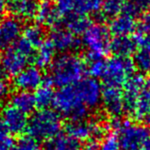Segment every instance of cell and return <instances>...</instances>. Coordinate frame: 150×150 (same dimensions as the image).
Instances as JSON below:
<instances>
[{
    "mask_svg": "<svg viewBox=\"0 0 150 150\" xmlns=\"http://www.w3.org/2000/svg\"></svg>",
    "mask_w": 150,
    "mask_h": 150,
    "instance_id": "cell-44",
    "label": "cell"
},
{
    "mask_svg": "<svg viewBox=\"0 0 150 150\" xmlns=\"http://www.w3.org/2000/svg\"><path fill=\"white\" fill-rule=\"evenodd\" d=\"M131 114L137 119H145L150 114V77L145 80Z\"/></svg>",
    "mask_w": 150,
    "mask_h": 150,
    "instance_id": "cell-18",
    "label": "cell"
},
{
    "mask_svg": "<svg viewBox=\"0 0 150 150\" xmlns=\"http://www.w3.org/2000/svg\"><path fill=\"white\" fill-rule=\"evenodd\" d=\"M134 40H135L137 46L141 48V50L150 53V33H137Z\"/></svg>",
    "mask_w": 150,
    "mask_h": 150,
    "instance_id": "cell-35",
    "label": "cell"
},
{
    "mask_svg": "<svg viewBox=\"0 0 150 150\" xmlns=\"http://www.w3.org/2000/svg\"><path fill=\"white\" fill-rule=\"evenodd\" d=\"M123 11V2L121 0H103L100 15L103 18L113 19Z\"/></svg>",
    "mask_w": 150,
    "mask_h": 150,
    "instance_id": "cell-27",
    "label": "cell"
},
{
    "mask_svg": "<svg viewBox=\"0 0 150 150\" xmlns=\"http://www.w3.org/2000/svg\"><path fill=\"white\" fill-rule=\"evenodd\" d=\"M50 150H80V144L69 135H58L50 141Z\"/></svg>",
    "mask_w": 150,
    "mask_h": 150,
    "instance_id": "cell-26",
    "label": "cell"
},
{
    "mask_svg": "<svg viewBox=\"0 0 150 150\" xmlns=\"http://www.w3.org/2000/svg\"><path fill=\"white\" fill-rule=\"evenodd\" d=\"M13 150H39L38 142L30 136H23L14 142Z\"/></svg>",
    "mask_w": 150,
    "mask_h": 150,
    "instance_id": "cell-32",
    "label": "cell"
},
{
    "mask_svg": "<svg viewBox=\"0 0 150 150\" xmlns=\"http://www.w3.org/2000/svg\"><path fill=\"white\" fill-rule=\"evenodd\" d=\"M103 0H74V14L86 16L99 13Z\"/></svg>",
    "mask_w": 150,
    "mask_h": 150,
    "instance_id": "cell-24",
    "label": "cell"
},
{
    "mask_svg": "<svg viewBox=\"0 0 150 150\" xmlns=\"http://www.w3.org/2000/svg\"><path fill=\"white\" fill-rule=\"evenodd\" d=\"M14 141L13 135L8 131L5 125L0 121V150H13Z\"/></svg>",
    "mask_w": 150,
    "mask_h": 150,
    "instance_id": "cell-33",
    "label": "cell"
},
{
    "mask_svg": "<svg viewBox=\"0 0 150 150\" xmlns=\"http://www.w3.org/2000/svg\"><path fill=\"white\" fill-rule=\"evenodd\" d=\"M110 31L101 23L90 25L83 35V43L88 50V57L103 58L110 51Z\"/></svg>",
    "mask_w": 150,
    "mask_h": 150,
    "instance_id": "cell-6",
    "label": "cell"
},
{
    "mask_svg": "<svg viewBox=\"0 0 150 150\" xmlns=\"http://www.w3.org/2000/svg\"><path fill=\"white\" fill-rule=\"evenodd\" d=\"M67 29L71 31L72 33L81 34L85 33V31L88 29V27L91 25L88 17L86 16H77L74 15L69 18L66 19Z\"/></svg>",
    "mask_w": 150,
    "mask_h": 150,
    "instance_id": "cell-28",
    "label": "cell"
},
{
    "mask_svg": "<svg viewBox=\"0 0 150 150\" xmlns=\"http://www.w3.org/2000/svg\"><path fill=\"white\" fill-rule=\"evenodd\" d=\"M5 75H6V74H5V72H4V70H3V69H2V67L0 66V79H3Z\"/></svg>",
    "mask_w": 150,
    "mask_h": 150,
    "instance_id": "cell-42",
    "label": "cell"
},
{
    "mask_svg": "<svg viewBox=\"0 0 150 150\" xmlns=\"http://www.w3.org/2000/svg\"><path fill=\"white\" fill-rule=\"evenodd\" d=\"M137 44L130 36H115L110 42V51L117 57H128L135 52Z\"/></svg>",
    "mask_w": 150,
    "mask_h": 150,
    "instance_id": "cell-19",
    "label": "cell"
},
{
    "mask_svg": "<svg viewBox=\"0 0 150 150\" xmlns=\"http://www.w3.org/2000/svg\"><path fill=\"white\" fill-rule=\"evenodd\" d=\"M123 2V13L132 17L143 15L150 8V0H121Z\"/></svg>",
    "mask_w": 150,
    "mask_h": 150,
    "instance_id": "cell-25",
    "label": "cell"
},
{
    "mask_svg": "<svg viewBox=\"0 0 150 150\" xmlns=\"http://www.w3.org/2000/svg\"><path fill=\"white\" fill-rule=\"evenodd\" d=\"M68 135L77 142H86L95 137L101 136L103 127L100 124L89 121H75L67 127Z\"/></svg>",
    "mask_w": 150,
    "mask_h": 150,
    "instance_id": "cell-9",
    "label": "cell"
},
{
    "mask_svg": "<svg viewBox=\"0 0 150 150\" xmlns=\"http://www.w3.org/2000/svg\"><path fill=\"white\" fill-rule=\"evenodd\" d=\"M8 7V0H0V14L6 11Z\"/></svg>",
    "mask_w": 150,
    "mask_h": 150,
    "instance_id": "cell-38",
    "label": "cell"
},
{
    "mask_svg": "<svg viewBox=\"0 0 150 150\" xmlns=\"http://www.w3.org/2000/svg\"><path fill=\"white\" fill-rule=\"evenodd\" d=\"M86 150H101V149H100V146H98L97 144H95L94 143H91L86 147Z\"/></svg>",
    "mask_w": 150,
    "mask_h": 150,
    "instance_id": "cell-39",
    "label": "cell"
},
{
    "mask_svg": "<svg viewBox=\"0 0 150 150\" xmlns=\"http://www.w3.org/2000/svg\"><path fill=\"white\" fill-rule=\"evenodd\" d=\"M55 8L59 16L66 20L67 18L74 16V0H56Z\"/></svg>",
    "mask_w": 150,
    "mask_h": 150,
    "instance_id": "cell-31",
    "label": "cell"
},
{
    "mask_svg": "<svg viewBox=\"0 0 150 150\" xmlns=\"http://www.w3.org/2000/svg\"><path fill=\"white\" fill-rule=\"evenodd\" d=\"M101 150H121L118 135L115 133H109L102 140L100 145Z\"/></svg>",
    "mask_w": 150,
    "mask_h": 150,
    "instance_id": "cell-34",
    "label": "cell"
},
{
    "mask_svg": "<svg viewBox=\"0 0 150 150\" xmlns=\"http://www.w3.org/2000/svg\"><path fill=\"white\" fill-rule=\"evenodd\" d=\"M143 150H150V139L147 141V143L145 144V145H144V147Z\"/></svg>",
    "mask_w": 150,
    "mask_h": 150,
    "instance_id": "cell-41",
    "label": "cell"
},
{
    "mask_svg": "<svg viewBox=\"0 0 150 150\" xmlns=\"http://www.w3.org/2000/svg\"><path fill=\"white\" fill-rule=\"evenodd\" d=\"M0 121L11 135H21L28 130L29 119L27 114L13 105H8L3 108Z\"/></svg>",
    "mask_w": 150,
    "mask_h": 150,
    "instance_id": "cell-8",
    "label": "cell"
},
{
    "mask_svg": "<svg viewBox=\"0 0 150 150\" xmlns=\"http://www.w3.org/2000/svg\"><path fill=\"white\" fill-rule=\"evenodd\" d=\"M11 105L17 108L25 114L33 112L36 104H35L34 95L29 91H22L18 90L13 93L11 97Z\"/></svg>",
    "mask_w": 150,
    "mask_h": 150,
    "instance_id": "cell-21",
    "label": "cell"
},
{
    "mask_svg": "<svg viewBox=\"0 0 150 150\" xmlns=\"http://www.w3.org/2000/svg\"><path fill=\"white\" fill-rule=\"evenodd\" d=\"M23 36L24 39L29 43V44L34 48H39L45 40V30L39 24H31L28 25L24 30H23Z\"/></svg>",
    "mask_w": 150,
    "mask_h": 150,
    "instance_id": "cell-23",
    "label": "cell"
},
{
    "mask_svg": "<svg viewBox=\"0 0 150 150\" xmlns=\"http://www.w3.org/2000/svg\"><path fill=\"white\" fill-rule=\"evenodd\" d=\"M23 33L21 22L15 17H7L0 23V48L16 42Z\"/></svg>",
    "mask_w": 150,
    "mask_h": 150,
    "instance_id": "cell-14",
    "label": "cell"
},
{
    "mask_svg": "<svg viewBox=\"0 0 150 150\" xmlns=\"http://www.w3.org/2000/svg\"><path fill=\"white\" fill-rule=\"evenodd\" d=\"M132 61L134 67L141 72L147 73L150 71V53L141 50L135 53Z\"/></svg>",
    "mask_w": 150,
    "mask_h": 150,
    "instance_id": "cell-30",
    "label": "cell"
},
{
    "mask_svg": "<svg viewBox=\"0 0 150 150\" xmlns=\"http://www.w3.org/2000/svg\"><path fill=\"white\" fill-rule=\"evenodd\" d=\"M113 126L118 130L121 150H143L150 139V130L147 126L128 121L121 122L118 119L113 121Z\"/></svg>",
    "mask_w": 150,
    "mask_h": 150,
    "instance_id": "cell-5",
    "label": "cell"
},
{
    "mask_svg": "<svg viewBox=\"0 0 150 150\" xmlns=\"http://www.w3.org/2000/svg\"><path fill=\"white\" fill-rule=\"evenodd\" d=\"M44 77L41 70L37 67L30 66L14 76L13 85L22 91H33L36 90L43 84Z\"/></svg>",
    "mask_w": 150,
    "mask_h": 150,
    "instance_id": "cell-10",
    "label": "cell"
},
{
    "mask_svg": "<svg viewBox=\"0 0 150 150\" xmlns=\"http://www.w3.org/2000/svg\"><path fill=\"white\" fill-rule=\"evenodd\" d=\"M108 30L116 36H129L137 30L135 18L122 13L110 20Z\"/></svg>",
    "mask_w": 150,
    "mask_h": 150,
    "instance_id": "cell-15",
    "label": "cell"
},
{
    "mask_svg": "<svg viewBox=\"0 0 150 150\" xmlns=\"http://www.w3.org/2000/svg\"><path fill=\"white\" fill-rule=\"evenodd\" d=\"M145 121H146V126H147V128L150 130V114L149 115L145 118Z\"/></svg>",
    "mask_w": 150,
    "mask_h": 150,
    "instance_id": "cell-40",
    "label": "cell"
},
{
    "mask_svg": "<svg viewBox=\"0 0 150 150\" xmlns=\"http://www.w3.org/2000/svg\"><path fill=\"white\" fill-rule=\"evenodd\" d=\"M50 41L55 50L62 52L77 50L81 45L76 35L67 28H55L50 33Z\"/></svg>",
    "mask_w": 150,
    "mask_h": 150,
    "instance_id": "cell-12",
    "label": "cell"
},
{
    "mask_svg": "<svg viewBox=\"0 0 150 150\" xmlns=\"http://www.w3.org/2000/svg\"><path fill=\"white\" fill-rule=\"evenodd\" d=\"M52 105L59 115L72 122L83 120L89 110L76 84L59 89L54 95Z\"/></svg>",
    "mask_w": 150,
    "mask_h": 150,
    "instance_id": "cell-2",
    "label": "cell"
},
{
    "mask_svg": "<svg viewBox=\"0 0 150 150\" xmlns=\"http://www.w3.org/2000/svg\"><path fill=\"white\" fill-rule=\"evenodd\" d=\"M105 66L106 62L103 58H91L89 59L88 66H86V72L94 79L101 78L105 74Z\"/></svg>",
    "mask_w": 150,
    "mask_h": 150,
    "instance_id": "cell-29",
    "label": "cell"
},
{
    "mask_svg": "<svg viewBox=\"0 0 150 150\" xmlns=\"http://www.w3.org/2000/svg\"><path fill=\"white\" fill-rule=\"evenodd\" d=\"M51 85H52V83H51L50 77L49 79L44 78L43 84L35 91L34 94L35 104H36V106L40 108L41 109L48 108L50 105L53 104L55 93L53 92Z\"/></svg>",
    "mask_w": 150,
    "mask_h": 150,
    "instance_id": "cell-20",
    "label": "cell"
},
{
    "mask_svg": "<svg viewBox=\"0 0 150 150\" xmlns=\"http://www.w3.org/2000/svg\"><path fill=\"white\" fill-rule=\"evenodd\" d=\"M33 49L24 38L18 39L13 45L7 47L0 58V66L5 74L16 76L26 69L30 61L34 58Z\"/></svg>",
    "mask_w": 150,
    "mask_h": 150,
    "instance_id": "cell-4",
    "label": "cell"
},
{
    "mask_svg": "<svg viewBox=\"0 0 150 150\" xmlns=\"http://www.w3.org/2000/svg\"><path fill=\"white\" fill-rule=\"evenodd\" d=\"M137 33H150V9L142 15L139 25L137 27Z\"/></svg>",
    "mask_w": 150,
    "mask_h": 150,
    "instance_id": "cell-36",
    "label": "cell"
},
{
    "mask_svg": "<svg viewBox=\"0 0 150 150\" xmlns=\"http://www.w3.org/2000/svg\"><path fill=\"white\" fill-rule=\"evenodd\" d=\"M45 150H50V148H49V149H45Z\"/></svg>",
    "mask_w": 150,
    "mask_h": 150,
    "instance_id": "cell-43",
    "label": "cell"
},
{
    "mask_svg": "<svg viewBox=\"0 0 150 150\" xmlns=\"http://www.w3.org/2000/svg\"><path fill=\"white\" fill-rule=\"evenodd\" d=\"M10 90L11 88L9 83L4 80V79H0V101L6 99L9 96Z\"/></svg>",
    "mask_w": 150,
    "mask_h": 150,
    "instance_id": "cell-37",
    "label": "cell"
},
{
    "mask_svg": "<svg viewBox=\"0 0 150 150\" xmlns=\"http://www.w3.org/2000/svg\"><path fill=\"white\" fill-rule=\"evenodd\" d=\"M102 104L109 115L117 118L125 111L124 94L120 88L105 86L102 91Z\"/></svg>",
    "mask_w": 150,
    "mask_h": 150,
    "instance_id": "cell-11",
    "label": "cell"
},
{
    "mask_svg": "<svg viewBox=\"0 0 150 150\" xmlns=\"http://www.w3.org/2000/svg\"><path fill=\"white\" fill-rule=\"evenodd\" d=\"M144 78L142 74H133L124 85V102L125 109L129 113H132L134 105L137 101L141 90L144 85Z\"/></svg>",
    "mask_w": 150,
    "mask_h": 150,
    "instance_id": "cell-13",
    "label": "cell"
},
{
    "mask_svg": "<svg viewBox=\"0 0 150 150\" xmlns=\"http://www.w3.org/2000/svg\"><path fill=\"white\" fill-rule=\"evenodd\" d=\"M63 123L61 116L49 108L40 109L34 112L29 120V136L37 142L51 141L60 135Z\"/></svg>",
    "mask_w": 150,
    "mask_h": 150,
    "instance_id": "cell-3",
    "label": "cell"
},
{
    "mask_svg": "<svg viewBox=\"0 0 150 150\" xmlns=\"http://www.w3.org/2000/svg\"><path fill=\"white\" fill-rule=\"evenodd\" d=\"M35 17H36L39 25L50 27L56 26L60 19L55 5H52L50 0H44L40 4H38Z\"/></svg>",
    "mask_w": 150,
    "mask_h": 150,
    "instance_id": "cell-17",
    "label": "cell"
},
{
    "mask_svg": "<svg viewBox=\"0 0 150 150\" xmlns=\"http://www.w3.org/2000/svg\"><path fill=\"white\" fill-rule=\"evenodd\" d=\"M133 61L129 57H113L106 61L105 71L103 79L105 86L121 88L133 75Z\"/></svg>",
    "mask_w": 150,
    "mask_h": 150,
    "instance_id": "cell-7",
    "label": "cell"
},
{
    "mask_svg": "<svg viewBox=\"0 0 150 150\" xmlns=\"http://www.w3.org/2000/svg\"><path fill=\"white\" fill-rule=\"evenodd\" d=\"M8 7L14 16L31 19L36 15L38 4L35 0H8Z\"/></svg>",
    "mask_w": 150,
    "mask_h": 150,
    "instance_id": "cell-16",
    "label": "cell"
},
{
    "mask_svg": "<svg viewBox=\"0 0 150 150\" xmlns=\"http://www.w3.org/2000/svg\"><path fill=\"white\" fill-rule=\"evenodd\" d=\"M55 51L56 50L50 40L43 43L34 55V61L37 68H47L51 66L55 59Z\"/></svg>",
    "mask_w": 150,
    "mask_h": 150,
    "instance_id": "cell-22",
    "label": "cell"
},
{
    "mask_svg": "<svg viewBox=\"0 0 150 150\" xmlns=\"http://www.w3.org/2000/svg\"><path fill=\"white\" fill-rule=\"evenodd\" d=\"M86 66L81 57L73 53H64L54 59L50 66L51 83L59 88L72 86L82 80Z\"/></svg>",
    "mask_w": 150,
    "mask_h": 150,
    "instance_id": "cell-1",
    "label": "cell"
}]
</instances>
